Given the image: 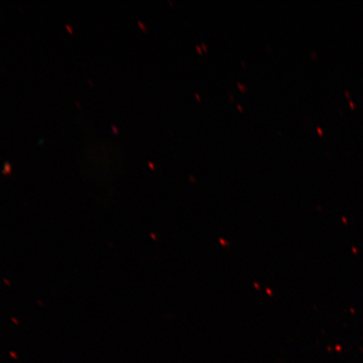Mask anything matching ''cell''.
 Masks as SVG:
<instances>
[]
</instances>
